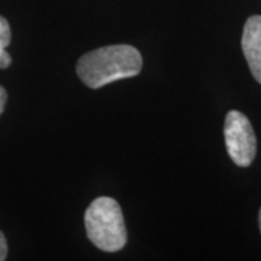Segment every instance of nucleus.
Masks as SVG:
<instances>
[{"label":"nucleus","instance_id":"8","mask_svg":"<svg viewBox=\"0 0 261 261\" xmlns=\"http://www.w3.org/2000/svg\"><path fill=\"white\" fill-rule=\"evenodd\" d=\"M258 226H260V231H261V209H260V214H258Z\"/></svg>","mask_w":261,"mask_h":261},{"label":"nucleus","instance_id":"3","mask_svg":"<svg viewBox=\"0 0 261 261\" xmlns=\"http://www.w3.org/2000/svg\"><path fill=\"white\" fill-rule=\"evenodd\" d=\"M225 145L229 157L238 167H248L257 154V138L250 119L238 111H231L225 118Z\"/></svg>","mask_w":261,"mask_h":261},{"label":"nucleus","instance_id":"7","mask_svg":"<svg viewBox=\"0 0 261 261\" xmlns=\"http://www.w3.org/2000/svg\"><path fill=\"white\" fill-rule=\"evenodd\" d=\"M6 100H8V93H6V90L0 86V115H2L3 111H5Z\"/></svg>","mask_w":261,"mask_h":261},{"label":"nucleus","instance_id":"2","mask_svg":"<svg viewBox=\"0 0 261 261\" xmlns=\"http://www.w3.org/2000/svg\"><path fill=\"white\" fill-rule=\"evenodd\" d=\"M84 225L89 240L102 251H119L126 244L128 233L122 209L112 197L94 199L84 214Z\"/></svg>","mask_w":261,"mask_h":261},{"label":"nucleus","instance_id":"1","mask_svg":"<svg viewBox=\"0 0 261 261\" xmlns=\"http://www.w3.org/2000/svg\"><path fill=\"white\" fill-rule=\"evenodd\" d=\"M142 57L135 47L109 45L84 54L77 63V74L90 89L140 74Z\"/></svg>","mask_w":261,"mask_h":261},{"label":"nucleus","instance_id":"6","mask_svg":"<svg viewBox=\"0 0 261 261\" xmlns=\"http://www.w3.org/2000/svg\"><path fill=\"white\" fill-rule=\"evenodd\" d=\"M6 255H8V244L5 235L0 231V261L6 260Z\"/></svg>","mask_w":261,"mask_h":261},{"label":"nucleus","instance_id":"5","mask_svg":"<svg viewBox=\"0 0 261 261\" xmlns=\"http://www.w3.org/2000/svg\"><path fill=\"white\" fill-rule=\"evenodd\" d=\"M12 39V32L8 20L0 16V68H8L12 64V57L8 54L6 47L10 44Z\"/></svg>","mask_w":261,"mask_h":261},{"label":"nucleus","instance_id":"4","mask_svg":"<svg viewBox=\"0 0 261 261\" xmlns=\"http://www.w3.org/2000/svg\"><path fill=\"white\" fill-rule=\"evenodd\" d=\"M241 47L254 79L261 84V16L254 15L244 25Z\"/></svg>","mask_w":261,"mask_h":261}]
</instances>
